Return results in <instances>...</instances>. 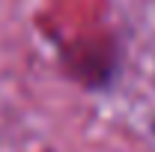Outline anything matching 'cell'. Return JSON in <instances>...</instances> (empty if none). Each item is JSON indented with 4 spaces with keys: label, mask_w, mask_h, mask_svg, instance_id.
I'll use <instances>...</instances> for the list:
<instances>
[]
</instances>
